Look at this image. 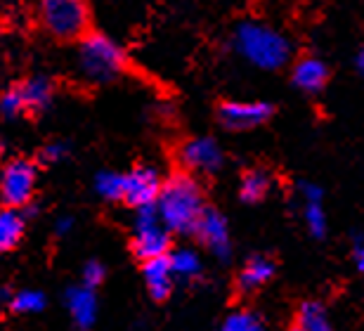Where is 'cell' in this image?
Wrapping results in <instances>:
<instances>
[{
	"mask_svg": "<svg viewBox=\"0 0 364 331\" xmlns=\"http://www.w3.org/2000/svg\"><path fill=\"white\" fill-rule=\"evenodd\" d=\"M67 308L78 329H90L97 317V298L90 286H71L67 291Z\"/></svg>",
	"mask_w": 364,
	"mask_h": 331,
	"instance_id": "13",
	"label": "cell"
},
{
	"mask_svg": "<svg viewBox=\"0 0 364 331\" xmlns=\"http://www.w3.org/2000/svg\"><path fill=\"white\" fill-rule=\"evenodd\" d=\"M232 46L237 55L251 62L258 69L277 71L291 60V43L277 28L260 24V21H242L235 28Z\"/></svg>",
	"mask_w": 364,
	"mask_h": 331,
	"instance_id": "2",
	"label": "cell"
},
{
	"mask_svg": "<svg viewBox=\"0 0 364 331\" xmlns=\"http://www.w3.org/2000/svg\"><path fill=\"white\" fill-rule=\"evenodd\" d=\"M64 154H67V145H64V142H50V145L43 147L41 161H46V164H57Z\"/></svg>",
	"mask_w": 364,
	"mask_h": 331,
	"instance_id": "26",
	"label": "cell"
},
{
	"mask_svg": "<svg viewBox=\"0 0 364 331\" xmlns=\"http://www.w3.org/2000/svg\"><path fill=\"white\" fill-rule=\"evenodd\" d=\"M135 258L142 263L156 256H166L171 251V232L166 230L161 218L151 206H140L133 220V241H130Z\"/></svg>",
	"mask_w": 364,
	"mask_h": 331,
	"instance_id": "5",
	"label": "cell"
},
{
	"mask_svg": "<svg viewBox=\"0 0 364 331\" xmlns=\"http://www.w3.org/2000/svg\"><path fill=\"white\" fill-rule=\"evenodd\" d=\"M272 277H274V263L267 256H253L242 268V272H239L237 286L242 293H251L258 291L260 286H265Z\"/></svg>",
	"mask_w": 364,
	"mask_h": 331,
	"instance_id": "14",
	"label": "cell"
},
{
	"mask_svg": "<svg viewBox=\"0 0 364 331\" xmlns=\"http://www.w3.org/2000/svg\"><path fill=\"white\" fill-rule=\"evenodd\" d=\"M154 209L168 232L192 234L206 204H203V192L199 182L194 180V175L185 171L171 175L164 182L154 201Z\"/></svg>",
	"mask_w": 364,
	"mask_h": 331,
	"instance_id": "1",
	"label": "cell"
},
{
	"mask_svg": "<svg viewBox=\"0 0 364 331\" xmlns=\"http://www.w3.org/2000/svg\"><path fill=\"white\" fill-rule=\"evenodd\" d=\"M71 227H74V218L64 216V218L57 220V225H55V234H57V237H64V234H69V232H71Z\"/></svg>",
	"mask_w": 364,
	"mask_h": 331,
	"instance_id": "27",
	"label": "cell"
},
{
	"mask_svg": "<svg viewBox=\"0 0 364 331\" xmlns=\"http://www.w3.org/2000/svg\"><path fill=\"white\" fill-rule=\"evenodd\" d=\"M355 66H358V73L364 78V48L358 53V60H355Z\"/></svg>",
	"mask_w": 364,
	"mask_h": 331,
	"instance_id": "29",
	"label": "cell"
},
{
	"mask_svg": "<svg viewBox=\"0 0 364 331\" xmlns=\"http://www.w3.org/2000/svg\"><path fill=\"white\" fill-rule=\"evenodd\" d=\"M78 71L90 83H112L128 69L126 53L102 33H85L78 46Z\"/></svg>",
	"mask_w": 364,
	"mask_h": 331,
	"instance_id": "3",
	"label": "cell"
},
{
	"mask_svg": "<svg viewBox=\"0 0 364 331\" xmlns=\"http://www.w3.org/2000/svg\"><path fill=\"white\" fill-rule=\"evenodd\" d=\"M46 296L41 291H33V289H24V291H17L14 296L10 298V305L14 312H41L46 308Z\"/></svg>",
	"mask_w": 364,
	"mask_h": 331,
	"instance_id": "22",
	"label": "cell"
},
{
	"mask_svg": "<svg viewBox=\"0 0 364 331\" xmlns=\"http://www.w3.org/2000/svg\"><path fill=\"white\" fill-rule=\"evenodd\" d=\"M168 263L173 270V277L180 279H194L201 272V258L192 248H178V251L168 253Z\"/></svg>",
	"mask_w": 364,
	"mask_h": 331,
	"instance_id": "19",
	"label": "cell"
},
{
	"mask_svg": "<svg viewBox=\"0 0 364 331\" xmlns=\"http://www.w3.org/2000/svg\"><path fill=\"white\" fill-rule=\"evenodd\" d=\"M270 185H272L270 173L263 171V168H251V171H246L242 175L239 196H242V201H246V204H258L267 196V192H270Z\"/></svg>",
	"mask_w": 364,
	"mask_h": 331,
	"instance_id": "17",
	"label": "cell"
},
{
	"mask_svg": "<svg viewBox=\"0 0 364 331\" xmlns=\"http://www.w3.org/2000/svg\"><path fill=\"white\" fill-rule=\"evenodd\" d=\"M218 331H265V327L258 315H253L249 310H237L223 322Z\"/></svg>",
	"mask_w": 364,
	"mask_h": 331,
	"instance_id": "23",
	"label": "cell"
},
{
	"mask_svg": "<svg viewBox=\"0 0 364 331\" xmlns=\"http://www.w3.org/2000/svg\"><path fill=\"white\" fill-rule=\"evenodd\" d=\"M298 327L303 331H333L329 315H326L324 305L317 303V300H308L298 308Z\"/></svg>",
	"mask_w": 364,
	"mask_h": 331,
	"instance_id": "18",
	"label": "cell"
},
{
	"mask_svg": "<svg viewBox=\"0 0 364 331\" xmlns=\"http://www.w3.org/2000/svg\"><path fill=\"white\" fill-rule=\"evenodd\" d=\"M178 161L187 173H218L223 168L225 154L220 149V145L213 137H189L180 145L178 149Z\"/></svg>",
	"mask_w": 364,
	"mask_h": 331,
	"instance_id": "8",
	"label": "cell"
},
{
	"mask_svg": "<svg viewBox=\"0 0 364 331\" xmlns=\"http://www.w3.org/2000/svg\"><path fill=\"white\" fill-rule=\"evenodd\" d=\"M199 237V241L208 248L215 258L228 261L232 256V241H230V230H228V220L220 211L215 209H203L199 220L194 225V232Z\"/></svg>",
	"mask_w": 364,
	"mask_h": 331,
	"instance_id": "9",
	"label": "cell"
},
{
	"mask_svg": "<svg viewBox=\"0 0 364 331\" xmlns=\"http://www.w3.org/2000/svg\"><path fill=\"white\" fill-rule=\"evenodd\" d=\"M7 298H12V296H10V291H7V289H0V300H7Z\"/></svg>",
	"mask_w": 364,
	"mask_h": 331,
	"instance_id": "30",
	"label": "cell"
},
{
	"mask_svg": "<svg viewBox=\"0 0 364 331\" xmlns=\"http://www.w3.org/2000/svg\"><path fill=\"white\" fill-rule=\"evenodd\" d=\"M95 189L107 201H123V175L114 171H102L95 178Z\"/></svg>",
	"mask_w": 364,
	"mask_h": 331,
	"instance_id": "21",
	"label": "cell"
},
{
	"mask_svg": "<svg viewBox=\"0 0 364 331\" xmlns=\"http://www.w3.org/2000/svg\"><path fill=\"white\" fill-rule=\"evenodd\" d=\"M26 112V102L24 95H21V88H10L0 95V114L7 116V119H14V116L24 114Z\"/></svg>",
	"mask_w": 364,
	"mask_h": 331,
	"instance_id": "24",
	"label": "cell"
},
{
	"mask_svg": "<svg viewBox=\"0 0 364 331\" xmlns=\"http://www.w3.org/2000/svg\"><path fill=\"white\" fill-rule=\"evenodd\" d=\"M142 277L147 284L149 296L154 300H166L173 291V270L168 263V253L156 256V258L144 261L142 265Z\"/></svg>",
	"mask_w": 364,
	"mask_h": 331,
	"instance_id": "12",
	"label": "cell"
},
{
	"mask_svg": "<svg viewBox=\"0 0 364 331\" xmlns=\"http://www.w3.org/2000/svg\"><path fill=\"white\" fill-rule=\"evenodd\" d=\"M105 265H102L100 261H88L83 268V284L90 286V289H95V286H100L102 282H105Z\"/></svg>",
	"mask_w": 364,
	"mask_h": 331,
	"instance_id": "25",
	"label": "cell"
},
{
	"mask_svg": "<svg viewBox=\"0 0 364 331\" xmlns=\"http://www.w3.org/2000/svg\"><path fill=\"white\" fill-rule=\"evenodd\" d=\"M291 80L301 93L317 95L324 90L326 80H329V66L319 57H301L291 69Z\"/></svg>",
	"mask_w": 364,
	"mask_h": 331,
	"instance_id": "11",
	"label": "cell"
},
{
	"mask_svg": "<svg viewBox=\"0 0 364 331\" xmlns=\"http://www.w3.org/2000/svg\"><path fill=\"white\" fill-rule=\"evenodd\" d=\"M161 185H164V180L156 168L137 166L130 173L123 175V201L130 204L133 209L151 206L156 201Z\"/></svg>",
	"mask_w": 364,
	"mask_h": 331,
	"instance_id": "10",
	"label": "cell"
},
{
	"mask_svg": "<svg viewBox=\"0 0 364 331\" xmlns=\"http://www.w3.org/2000/svg\"><path fill=\"white\" fill-rule=\"evenodd\" d=\"M26 230V216L14 206L0 209V253H7L19 246Z\"/></svg>",
	"mask_w": 364,
	"mask_h": 331,
	"instance_id": "15",
	"label": "cell"
},
{
	"mask_svg": "<svg viewBox=\"0 0 364 331\" xmlns=\"http://www.w3.org/2000/svg\"><path fill=\"white\" fill-rule=\"evenodd\" d=\"M289 331H303V329H301V327H298V325H296L294 329H289Z\"/></svg>",
	"mask_w": 364,
	"mask_h": 331,
	"instance_id": "31",
	"label": "cell"
},
{
	"mask_svg": "<svg viewBox=\"0 0 364 331\" xmlns=\"http://www.w3.org/2000/svg\"><path fill=\"white\" fill-rule=\"evenodd\" d=\"M26 102V112H46L53 102L55 85L48 76H31L19 85Z\"/></svg>",
	"mask_w": 364,
	"mask_h": 331,
	"instance_id": "16",
	"label": "cell"
},
{
	"mask_svg": "<svg viewBox=\"0 0 364 331\" xmlns=\"http://www.w3.org/2000/svg\"><path fill=\"white\" fill-rule=\"evenodd\" d=\"M355 265L364 275V244H358V248H355Z\"/></svg>",
	"mask_w": 364,
	"mask_h": 331,
	"instance_id": "28",
	"label": "cell"
},
{
	"mask_svg": "<svg viewBox=\"0 0 364 331\" xmlns=\"http://www.w3.org/2000/svg\"><path fill=\"white\" fill-rule=\"evenodd\" d=\"M38 14L57 41H81L90 31L88 0H38Z\"/></svg>",
	"mask_w": 364,
	"mask_h": 331,
	"instance_id": "4",
	"label": "cell"
},
{
	"mask_svg": "<svg viewBox=\"0 0 364 331\" xmlns=\"http://www.w3.org/2000/svg\"><path fill=\"white\" fill-rule=\"evenodd\" d=\"M303 218L308 225V232L315 239H324L326 234V213L322 199H303Z\"/></svg>",
	"mask_w": 364,
	"mask_h": 331,
	"instance_id": "20",
	"label": "cell"
},
{
	"mask_svg": "<svg viewBox=\"0 0 364 331\" xmlns=\"http://www.w3.org/2000/svg\"><path fill=\"white\" fill-rule=\"evenodd\" d=\"M38 171L28 159H12L0 168V201L14 209H24L31 204L36 192Z\"/></svg>",
	"mask_w": 364,
	"mask_h": 331,
	"instance_id": "6",
	"label": "cell"
},
{
	"mask_svg": "<svg viewBox=\"0 0 364 331\" xmlns=\"http://www.w3.org/2000/svg\"><path fill=\"white\" fill-rule=\"evenodd\" d=\"M274 107L270 102H242V100H228L218 107V121L225 130L242 132L263 126L272 119Z\"/></svg>",
	"mask_w": 364,
	"mask_h": 331,
	"instance_id": "7",
	"label": "cell"
}]
</instances>
